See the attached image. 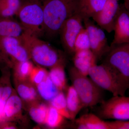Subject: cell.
Masks as SVG:
<instances>
[{"label":"cell","instance_id":"30bf717a","mask_svg":"<svg viewBox=\"0 0 129 129\" xmlns=\"http://www.w3.org/2000/svg\"><path fill=\"white\" fill-rule=\"evenodd\" d=\"M83 19L74 13L63 24L58 34L64 50L68 53L73 55L75 53V42L83 26Z\"/></svg>","mask_w":129,"mask_h":129},{"label":"cell","instance_id":"f1b7e54d","mask_svg":"<svg viewBox=\"0 0 129 129\" xmlns=\"http://www.w3.org/2000/svg\"><path fill=\"white\" fill-rule=\"evenodd\" d=\"M48 73L45 68L37 66L32 69L29 80L36 86L47 77Z\"/></svg>","mask_w":129,"mask_h":129},{"label":"cell","instance_id":"6da1fadb","mask_svg":"<svg viewBox=\"0 0 129 129\" xmlns=\"http://www.w3.org/2000/svg\"><path fill=\"white\" fill-rule=\"evenodd\" d=\"M21 40L27 50L30 59L37 66L50 68L64 64V59L60 52L39 37L25 32Z\"/></svg>","mask_w":129,"mask_h":129},{"label":"cell","instance_id":"8fae6325","mask_svg":"<svg viewBox=\"0 0 129 129\" xmlns=\"http://www.w3.org/2000/svg\"><path fill=\"white\" fill-rule=\"evenodd\" d=\"M119 6V0H107L101 10L91 19L104 31L111 33L113 31L114 22Z\"/></svg>","mask_w":129,"mask_h":129},{"label":"cell","instance_id":"7a4b0ae2","mask_svg":"<svg viewBox=\"0 0 129 129\" xmlns=\"http://www.w3.org/2000/svg\"><path fill=\"white\" fill-rule=\"evenodd\" d=\"M77 0H45L42 6L45 33L51 36L58 34L63 24L75 13Z\"/></svg>","mask_w":129,"mask_h":129},{"label":"cell","instance_id":"8992f818","mask_svg":"<svg viewBox=\"0 0 129 129\" xmlns=\"http://www.w3.org/2000/svg\"><path fill=\"white\" fill-rule=\"evenodd\" d=\"M30 59L21 38L0 37V70L11 69L16 63Z\"/></svg>","mask_w":129,"mask_h":129},{"label":"cell","instance_id":"3957f363","mask_svg":"<svg viewBox=\"0 0 129 129\" xmlns=\"http://www.w3.org/2000/svg\"><path fill=\"white\" fill-rule=\"evenodd\" d=\"M106 65L129 90V43L112 44L102 58Z\"/></svg>","mask_w":129,"mask_h":129},{"label":"cell","instance_id":"603a6c76","mask_svg":"<svg viewBox=\"0 0 129 129\" xmlns=\"http://www.w3.org/2000/svg\"><path fill=\"white\" fill-rule=\"evenodd\" d=\"M49 107L39 102L29 106V114L31 119L39 124H45Z\"/></svg>","mask_w":129,"mask_h":129},{"label":"cell","instance_id":"484cf974","mask_svg":"<svg viewBox=\"0 0 129 129\" xmlns=\"http://www.w3.org/2000/svg\"><path fill=\"white\" fill-rule=\"evenodd\" d=\"M65 118L55 108L50 105L45 124L51 128H59L64 123Z\"/></svg>","mask_w":129,"mask_h":129},{"label":"cell","instance_id":"f546056e","mask_svg":"<svg viewBox=\"0 0 129 129\" xmlns=\"http://www.w3.org/2000/svg\"><path fill=\"white\" fill-rule=\"evenodd\" d=\"M109 129H129V121L116 120L107 121Z\"/></svg>","mask_w":129,"mask_h":129},{"label":"cell","instance_id":"5b68a950","mask_svg":"<svg viewBox=\"0 0 129 129\" xmlns=\"http://www.w3.org/2000/svg\"><path fill=\"white\" fill-rule=\"evenodd\" d=\"M17 16L25 32L39 37L45 33L44 9L37 1L23 4Z\"/></svg>","mask_w":129,"mask_h":129},{"label":"cell","instance_id":"d6a6232c","mask_svg":"<svg viewBox=\"0 0 129 129\" xmlns=\"http://www.w3.org/2000/svg\"><path fill=\"white\" fill-rule=\"evenodd\" d=\"M31 1H37V0H31Z\"/></svg>","mask_w":129,"mask_h":129},{"label":"cell","instance_id":"5bb4252c","mask_svg":"<svg viewBox=\"0 0 129 129\" xmlns=\"http://www.w3.org/2000/svg\"><path fill=\"white\" fill-rule=\"evenodd\" d=\"M107 0H77L75 13L78 14L84 21L91 19L100 11Z\"/></svg>","mask_w":129,"mask_h":129},{"label":"cell","instance_id":"1f68e13d","mask_svg":"<svg viewBox=\"0 0 129 129\" xmlns=\"http://www.w3.org/2000/svg\"><path fill=\"white\" fill-rule=\"evenodd\" d=\"M123 5L129 16V0H123Z\"/></svg>","mask_w":129,"mask_h":129},{"label":"cell","instance_id":"7402d4cb","mask_svg":"<svg viewBox=\"0 0 129 129\" xmlns=\"http://www.w3.org/2000/svg\"><path fill=\"white\" fill-rule=\"evenodd\" d=\"M48 76L60 91L67 88V81L64 70V64H58L50 69Z\"/></svg>","mask_w":129,"mask_h":129},{"label":"cell","instance_id":"ac0fdd59","mask_svg":"<svg viewBox=\"0 0 129 129\" xmlns=\"http://www.w3.org/2000/svg\"><path fill=\"white\" fill-rule=\"evenodd\" d=\"M25 32L21 23L13 17H0V37L21 38Z\"/></svg>","mask_w":129,"mask_h":129},{"label":"cell","instance_id":"4fadbf2b","mask_svg":"<svg viewBox=\"0 0 129 129\" xmlns=\"http://www.w3.org/2000/svg\"><path fill=\"white\" fill-rule=\"evenodd\" d=\"M23 107V101L14 90L5 105L3 114V121L15 122L19 120Z\"/></svg>","mask_w":129,"mask_h":129},{"label":"cell","instance_id":"d6986e66","mask_svg":"<svg viewBox=\"0 0 129 129\" xmlns=\"http://www.w3.org/2000/svg\"><path fill=\"white\" fill-rule=\"evenodd\" d=\"M65 96L70 119L74 120L79 113L84 108V106L78 92L73 85L67 88Z\"/></svg>","mask_w":129,"mask_h":129},{"label":"cell","instance_id":"83f0119b","mask_svg":"<svg viewBox=\"0 0 129 129\" xmlns=\"http://www.w3.org/2000/svg\"><path fill=\"white\" fill-rule=\"evenodd\" d=\"M74 49L75 52L77 51L90 50L89 35L84 27L82 28L76 37L75 42Z\"/></svg>","mask_w":129,"mask_h":129},{"label":"cell","instance_id":"52a82bcc","mask_svg":"<svg viewBox=\"0 0 129 129\" xmlns=\"http://www.w3.org/2000/svg\"><path fill=\"white\" fill-rule=\"evenodd\" d=\"M88 76L99 88L111 92L113 96L125 95L127 89L104 63L92 66L89 70Z\"/></svg>","mask_w":129,"mask_h":129},{"label":"cell","instance_id":"9c48e42d","mask_svg":"<svg viewBox=\"0 0 129 129\" xmlns=\"http://www.w3.org/2000/svg\"><path fill=\"white\" fill-rule=\"evenodd\" d=\"M83 24L89 35L90 49L97 61L101 60L110 47L104 30L91 19H85Z\"/></svg>","mask_w":129,"mask_h":129},{"label":"cell","instance_id":"44dd1931","mask_svg":"<svg viewBox=\"0 0 129 129\" xmlns=\"http://www.w3.org/2000/svg\"><path fill=\"white\" fill-rule=\"evenodd\" d=\"M30 60L16 63L13 66V79L18 81L28 80L34 68Z\"/></svg>","mask_w":129,"mask_h":129},{"label":"cell","instance_id":"9a60e30c","mask_svg":"<svg viewBox=\"0 0 129 129\" xmlns=\"http://www.w3.org/2000/svg\"><path fill=\"white\" fill-rule=\"evenodd\" d=\"M97 60L90 50L77 51L73 55L75 68L81 74L88 76L89 70L96 64Z\"/></svg>","mask_w":129,"mask_h":129},{"label":"cell","instance_id":"4dcf8cb0","mask_svg":"<svg viewBox=\"0 0 129 129\" xmlns=\"http://www.w3.org/2000/svg\"><path fill=\"white\" fill-rule=\"evenodd\" d=\"M17 127L14 122L6 121L0 123V129H17Z\"/></svg>","mask_w":129,"mask_h":129},{"label":"cell","instance_id":"2e32d148","mask_svg":"<svg viewBox=\"0 0 129 129\" xmlns=\"http://www.w3.org/2000/svg\"><path fill=\"white\" fill-rule=\"evenodd\" d=\"M16 91L23 101L29 105L39 102V94L36 86L29 80L25 81L14 80Z\"/></svg>","mask_w":129,"mask_h":129},{"label":"cell","instance_id":"ba28073f","mask_svg":"<svg viewBox=\"0 0 129 129\" xmlns=\"http://www.w3.org/2000/svg\"><path fill=\"white\" fill-rule=\"evenodd\" d=\"M100 104L98 115L102 119L129 120V97L113 96Z\"/></svg>","mask_w":129,"mask_h":129},{"label":"cell","instance_id":"ffe728a7","mask_svg":"<svg viewBox=\"0 0 129 129\" xmlns=\"http://www.w3.org/2000/svg\"><path fill=\"white\" fill-rule=\"evenodd\" d=\"M39 96L46 101L50 102L60 91L51 80L48 75L42 82L36 86Z\"/></svg>","mask_w":129,"mask_h":129},{"label":"cell","instance_id":"4316f807","mask_svg":"<svg viewBox=\"0 0 129 129\" xmlns=\"http://www.w3.org/2000/svg\"><path fill=\"white\" fill-rule=\"evenodd\" d=\"M50 104L64 117L70 119V115L67 108L66 96L62 91H59L50 102Z\"/></svg>","mask_w":129,"mask_h":129},{"label":"cell","instance_id":"e0dca14e","mask_svg":"<svg viewBox=\"0 0 129 129\" xmlns=\"http://www.w3.org/2000/svg\"><path fill=\"white\" fill-rule=\"evenodd\" d=\"M10 69L1 70L0 77V123L3 120V114L5 105L8 99L12 94L14 89L11 81Z\"/></svg>","mask_w":129,"mask_h":129},{"label":"cell","instance_id":"277c9868","mask_svg":"<svg viewBox=\"0 0 129 129\" xmlns=\"http://www.w3.org/2000/svg\"><path fill=\"white\" fill-rule=\"evenodd\" d=\"M69 75L72 85L78 92L84 108L101 103L103 101V89L91 79L81 74L74 67L70 70Z\"/></svg>","mask_w":129,"mask_h":129},{"label":"cell","instance_id":"d4e9b609","mask_svg":"<svg viewBox=\"0 0 129 129\" xmlns=\"http://www.w3.org/2000/svg\"><path fill=\"white\" fill-rule=\"evenodd\" d=\"M87 129H109L107 121L98 115L93 114H86L81 116Z\"/></svg>","mask_w":129,"mask_h":129},{"label":"cell","instance_id":"7c38bea8","mask_svg":"<svg viewBox=\"0 0 129 129\" xmlns=\"http://www.w3.org/2000/svg\"><path fill=\"white\" fill-rule=\"evenodd\" d=\"M113 31L114 36L111 44L129 43V16L123 4H120Z\"/></svg>","mask_w":129,"mask_h":129},{"label":"cell","instance_id":"cb8c5ba5","mask_svg":"<svg viewBox=\"0 0 129 129\" xmlns=\"http://www.w3.org/2000/svg\"><path fill=\"white\" fill-rule=\"evenodd\" d=\"M22 4L21 0H0V17L17 16Z\"/></svg>","mask_w":129,"mask_h":129}]
</instances>
